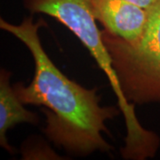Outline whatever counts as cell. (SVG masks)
<instances>
[{
  "label": "cell",
  "instance_id": "cell-1",
  "mask_svg": "<svg viewBox=\"0 0 160 160\" xmlns=\"http://www.w3.org/2000/svg\"><path fill=\"white\" fill-rule=\"evenodd\" d=\"M46 26L43 18L32 14L19 24L0 19V29L12 35L29 49L35 63L33 78L28 85H13L20 101L38 106L46 115L43 132L55 146L76 157L94 152L108 153L113 147L104 138L106 122L121 113L118 106H102L97 88H86L58 69L42 46L38 31Z\"/></svg>",
  "mask_w": 160,
  "mask_h": 160
},
{
  "label": "cell",
  "instance_id": "cell-2",
  "mask_svg": "<svg viewBox=\"0 0 160 160\" xmlns=\"http://www.w3.org/2000/svg\"><path fill=\"white\" fill-rule=\"evenodd\" d=\"M30 14H46L55 19L73 33L86 47L107 77L125 119L126 133L120 149L126 160H146L154 158L160 147V137L146 129L135 113V105L127 102L120 88L111 58L98 28L92 12V0H22Z\"/></svg>",
  "mask_w": 160,
  "mask_h": 160
},
{
  "label": "cell",
  "instance_id": "cell-3",
  "mask_svg": "<svg viewBox=\"0 0 160 160\" xmlns=\"http://www.w3.org/2000/svg\"><path fill=\"white\" fill-rule=\"evenodd\" d=\"M148 11L145 31L135 43L102 30L122 92L134 105L160 103V0Z\"/></svg>",
  "mask_w": 160,
  "mask_h": 160
},
{
  "label": "cell",
  "instance_id": "cell-4",
  "mask_svg": "<svg viewBox=\"0 0 160 160\" xmlns=\"http://www.w3.org/2000/svg\"><path fill=\"white\" fill-rule=\"evenodd\" d=\"M92 12L105 30L132 44L142 37L149 19L147 9L126 0H92Z\"/></svg>",
  "mask_w": 160,
  "mask_h": 160
},
{
  "label": "cell",
  "instance_id": "cell-5",
  "mask_svg": "<svg viewBox=\"0 0 160 160\" xmlns=\"http://www.w3.org/2000/svg\"><path fill=\"white\" fill-rule=\"evenodd\" d=\"M12 72L6 69L0 70V145L10 154L15 149L7 140V131L20 124L38 125L39 117L25 108L11 85Z\"/></svg>",
  "mask_w": 160,
  "mask_h": 160
},
{
  "label": "cell",
  "instance_id": "cell-6",
  "mask_svg": "<svg viewBox=\"0 0 160 160\" xmlns=\"http://www.w3.org/2000/svg\"><path fill=\"white\" fill-rule=\"evenodd\" d=\"M21 153L22 158L25 160L64 159L40 137H30L24 142L21 148Z\"/></svg>",
  "mask_w": 160,
  "mask_h": 160
},
{
  "label": "cell",
  "instance_id": "cell-7",
  "mask_svg": "<svg viewBox=\"0 0 160 160\" xmlns=\"http://www.w3.org/2000/svg\"><path fill=\"white\" fill-rule=\"evenodd\" d=\"M128 2H131L132 4H135L137 6H141L142 8L145 9H149L152 6H154L155 3L158 1V0H126Z\"/></svg>",
  "mask_w": 160,
  "mask_h": 160
}]
</instances>
